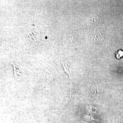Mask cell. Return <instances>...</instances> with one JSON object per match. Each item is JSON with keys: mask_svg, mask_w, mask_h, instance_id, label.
Instances as JSON below:
<instances>
[{"mask_svg": "<svg viewBox=\"0 0 123 123\" xmlns=\"http://www.w3.org/2000/svg\"><path fill=\"white\" fill-rule=\"evenodd\" d=\"M27 38L31 42L37 43L39 39L40 34L39 31L37 28L32 27L27 31Z\"/></svg>", "mask_w": 123, "mask_h": 123, "instance_id": "6da1fadb", "label": "cell"}, {"mask_svg": "<svg viewBox=\"0 0 123 123\" xmlns=\"http://www.w3.org/2000/svg\"><path fill=\"white\" fill-rule=\"evenodd\" d=\"M13 65L15 77L17 79L18 78L19 76H22L21 73V69L18 67L17 66H15L14 64Z\"/></svg>", "mask_w": 123, "mask_h": 123, "instance_id": "277c9868", "label": "cell"}, {"mask_svg": "<svg viewBox=\"0 0 123 123\" xmlns=\"http://www.w3.org/2000/svg\"><path fill=\"white\" fill-rule=\"evenodd\" d=\"M98 17L97 15L92 16L89 19L86 23V25L88 27L93 26L98 22Z\"/></svg>", "mask_w": 123, "mask_h": 123, "instance_id": "3957f363", "label": "cell"}, {"mask_svg": "<svg viewBox=\"0 0 123 123\" xmlns=\"http://www.w3.org/2000/svg\"><path fill=\"white\" fill-rule=\"evenodd\" d=\"M116 55L117 58L119 59H120L123 55V51L120 50L118 51L116 53Z\"/></svg>", "mask_w": 123, "mask_h": 123, "instance_id": "5b68a950", "label": "cell"}, {"mask_svg": "<svg viewBox=\"0 0 123 123\" xmlns=\"http://www.w3.org/2000/svg\"><path fill=\"white\" fill-rule=\"evenodd\" d=\"M103 36L101 33H98L94 34L91 37V40L92 42L95 43H99L103 41Z\"/></svg>", "mask_w": 123, "mask_h": 123, "instance_id": "7a4b0ae2", "label": "cell"}]
</instances>
